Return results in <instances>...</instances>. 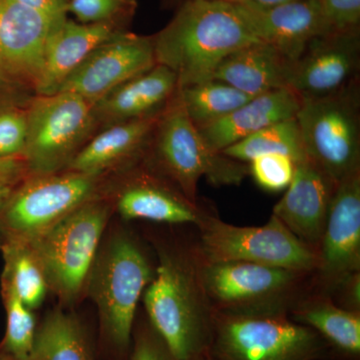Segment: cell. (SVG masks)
<instances>
[{"instance_id": "cell-1", "label": "cell", "mask_w": 360, "mask_h": 360, "mask_svg": "<svg viewBox=\"0 0 360 360\" xmlns=\"http://www.w3.org/2000/svg\"><path fill=\"white\" fill-rule=\"evenodd\" d=\"M155 274L142 295L146 316L179 360L207 356L214 311L201 281L193 239L153 234Z\"/></svg>"}, {"instance_id": "cell-2", "label": "cell", "mask_w": 360, "mask_h": 360, "mask_svg": "<svg viewBox=\"0 0 360 360\" xmlns=\"http://www.w3.org/2000/svg\"><path fill=\"white\" fill-rule=\"evenodd\" d=\"M174 11L172 20L151 37L156 63L175 73L179 87L210 79L227 56L262 42L238 4L188 0Z\"/></svg>"}, {"instance_id": "cell-3", "label": "cell", "mask_w": 360, "mask_h": 360, "mask_svg": "<svg viewBox=\"0 0 360 360\" xmlns=\"http://www.w3.org/2000/svg\"><path fill=\"white\" fill-rule=\"evenodd\" d=\"M155 266L131 232L117 229L104 239L90 270L84 293L96 304L106 340L129 354L137 309Z\"/></svg>"}, {"instance_id": "cell-4", "label": "cell", "mask_w": 360, "mask_h": 360, "mask_svg": "<svg viewBox=\"0 0 360 360\" xmlns=\"http://www.w3.org/2000/svg\"><path fill=\"white\" fill-rule=\"evenodd\" d=\"M143 162L198 202L202 177L214 186H239L250 175L248 163L215 153L187 115L179 89L158 117Z\"/></svg>"}, {"instance_id": "cell-5", "label": "cell", "mask_w": 360, "mask_h": 360, "mask_svg": "<svg viewBox=\"0 0 360 360\" xmlns=\"http://www.w3.org/2000/svg\"><path fill=\"white\" fill-rule=\"evenodd\" d=\"M108 176L71 170L26 175L0 206L2 243L32 245L82 205L105 196Z\"/></svg>"}, {"instance_id": "cell-6", "label": "cell", "mask_w": 360, "mask_h": 360, "mask_svg": "<svg viewBox=\"0 0 360 360\" xmlns=\"http://www.w3.org/2000/svg\"><path fill=\"white\" fill-rule=\"evenodd\" d=\"M200 272L213 311L232 315L290 314L311 290L314 276L245 262L200 260Z\"/></svg>"}, {"instance_id": "cell-7", "label": "cell", "mask_w": 360, "mask_h": 360, "mask_svg": "<svg viewBox=\"0 0 360 360\" xmlns=\"http://www.w3.org/2000/svg\"><path fill=\"white\" fill-rule=\"evenodd\" d=\"M115 213L106 196L82 205L32 243L45 278L60 302L70 307L82 297L90 270Z\"/></svg>"}, {"instance_id": "cell-8", "label": "cell", "mask_w": 360, "mask_h": 360, "mask_svg": "<svg viewBox=\"0 0 360 360\" xmlns=\"http://www.w3.org/2000/svg\"><path fill=\"white\" fill-rule=\"evenodd\" d=\"M208 356L213 360H328V347L290 314L214 312Z\"/></svg>"}, {"instance_id": "cell-9", "label": "cell", "mask_w": 360, "mask_h": 360, "mask_svg": "<svg viewBox=\"0 0 360 360\" xmlns=\"http://www.w3.org/2000/svg\"><path fill=\"white\" fill-rule=\"evenodd\" d=\"M26 110L27 137L22 160L28 174H51L68 169L99 130L94 103L68 92L34 94Z\"/></svg>"}, {"instance_id": "cell-10", "label": "cell", "mask_w": 360, "mask_h": 360, "mask_svg": "<svg viewBox=\"0 0 360 360\" xmlns=\"http://www.w3.org/2000/svg\"><path fill=\"white\" fill-rule=\"evenodd\" d=\"M193 238L202 262H245L314 272L319 257L274 214L262 226L227 224L212 212L198 227Z\"/></svg>"}, {"instance_id": "cell-11", "label": "cell", "mask_w": 360, "mask_h": 360, "mask_svg": "<svg viewBox=\"0 0 360 360\" xmlns=\"http://www.w3.org/2000/svg\"><path fill=\"white\" fill-rule=\"evenodd\" d=\"M305 153L336 184L360 167V80L302 101L295 117Z\"/></svg>"}, {"instance_id": "cell-12", "label": "cell", "mask_w": 360, "mask_h": 360, "mask_svg": "<svg viewBox=\"0 0 360 360\" xmlns=\"http://www.w3.org/2000/svg\"><path fill=\"white\" fill-rule=\"evenodd\" d=\"M106 198L122 219L198 227L213 212L193 202L143 160L108 176Z\"/></svg>"}, {"instance_id": "cell-13", "label": "cell", "mask_w": 360, "mask_h": 360, "mask_svg": "<svg viewBox=\"0 0 360 360\" xmlns=\"http://www.w3.org/2000/svg\"><path fill=\"white\" fill-rule=\"evenodd\" d=\"M312 290L328 295L345 277L360 271V167L336 186L319 245Z\"/></svg>"}, {"instance_id": "cell-14", "label": "cell", "mask_w": 360, "mask_h": 360, "mask_svg": "<svg viewBox=\"0 0 360 360\" xmlns=\"http://www.w3.org/2000/svg\"><path fill=\"white\" fill-rule=\"evenodd\" d=\"M156 65L153 37L123 32L92 51L58 92L75 94L94 103Z\"/></svg>"}, {"instance_id": "cell-15", "label": "cell", "mask_w": 360, "mask_h": 360, "mask_svg": "<svg viewBox=\"0 0 360 360\" xmlns=\"http://www.w3.org/2000/svg\"><path fill=\"white\" fill-rule=\"evenodd\" d=\"M360 30L317 37L293 70L290 89L302 101L340 91L359 79Z\"/></svg>"}, {"instance_id": "cell-16", "label": "cell", "mask_w": 360, "mask_h": 360, "mask_svg": "<svg viewBox=\"0 0 360 360\" xmlns=\"http://www.w3.org/2000/svg\"><path fill=\"white\" fill-rule=\"evenodd\" d=\"M56 20L11 0H0L2 77L35 94L44 68L47 39Z\"/></svg>"}, {"instance_id": "cell-17", "label": "cell", "mask_w": 360, "mask_h": 360, "mask_svg": "<svg viewBox=\"0 0 360 360\" xmlns=\"http://www.w3.org/2000/svg\"><path fill=\"white\" fill-rule=\"evenodd\" d=\"M336 186L309 158L295 163L292 181L274 207L272 214L316 253Z\"/></svg>"}, {"instance_id": "cell-18", "label": "cell", "mask_w": 360, "mask_h": 360, "mask_svg": "<svg viewBox=\"0 0 360 360\" xmlns=\"http://www.w3.org/2000/svg\"><path fill=\"white\" fill-rule=\"evenodd\" d=\"M129 32L117 23H82L65 18L54 21L45 46L44 68L35 94H56L73 70L97 47Z\"/></svg>"}, {"instance_id": "cell-19", "label": "cell", "mask_w": 360, "mask_h": 360, "mask_svg": "<svg viewBox=\"0 0 360 360\" xmlns=\"http://www.w3.org/2000/svg\"><path fill=\"white\" fill-rule=\"evenodd\" d=\"M238 4L258 39L293 63L323 33L319 0H291L267 8Z\"/></svg>"}, {"instance_id": "cell-20", "label": "cell", "mask_w": 360, "mask_h": 360, "mask_svg": "<svg viewBox=\"0 0 360 360\" xmlns=\"http://www.w3.org/2000/svg\"><path fill=\"white\" fill-rule=\"evenodd\" d=\"M179 89L175 73L167 66L156 65L115 87L94 103L99 129L115 123L160 115Z\"/></svg>"}, {"instance_id": "cell-21", "label": "cell", "mask_w": 360, "mask_h": 360, "mask_svg": "<svg viewBox=\"0 0 360 360\" xmlns=\"http://www.w3.org/2000/svg\"><path fill=\"white\" fill-rule=\"evenodd\" d=\"M160 115L115 123L99 129L66 170L111 175L143 160Z\"/></svg>"}, {"instance_id": "cell-22", "label": "cell", "mask_w": 360, "mask_h": 360, "mask_svg": "<svg viewBox=\"0 0 360 360\" xmlns=\"http://www.w3.org/2000/svg\"><path fill=\"white\" fill-rule=\"evenodd\" d=\"M302 104V99L290 87L274 90L252 97L231 115L198 130L206 144L221 153L269 125L295 120Z\"/></svg>"}, {"instance_id": "cell-23", "label": "cell", "mask_w": 360, "mask_h": 360, "mask_svg": "<svg viewBox=\"0 0 360 360\" xmlns=\"http://www.w3.org/2000/svg\"><path fill=\"white\" fill-rule=\"evenodd\" d=\"M295 65L271 45L257 42L227 56L212 78L255 97L290 87Z\"/></svg>"}, {"instance_id": "cell-24", "label": "cell", "mask_w": 360, "mask_h": 360, "mask_svg": "<svg viewBox=\"0 0 360 360\" xmlns=\"http://www.w3.org/2000/svg\"><path fill=\"white\" fill-rule=\"evenodd\" d=\"M290 316L321 336L328 360H360V314L340 309L328 295L311 290Z\"/></svg>"}, {"instance_id": "cell-25", "label": "cell", "mask_w": 360, "mask_h": 360, "mask_svg": "<svg viewBox=\"0 0 360 360\" xmlns=\"http://www.w3.org/2000/svg\"><path fill=\"white\" fill-rule=\"evenodd\" d=\"M33 360H96L86 329L66 307L45 314L35 333Z\"/></svg>"}, {"instance_id": "cell-26", "label": "cell", "mask_w": 360, "mask_h": 360, "mask_svg": "<svg viewBox=\"0 0 360 360\" xmlns=\"http://www.w3.org/2000/svg\"><path fill=\"white\" fill-rule=\"evenodd\" d=\"M179 96L187 115L198 129L231 115L252 98L214 78L179 87Z\"/></svg>"}, {"instance_id": "cell-27", "label": "cell", "mask_w": 360, "mask_h": 360, "mask_svg": "<svg viewBox=\"0 0 360 360\" xmlns=\"http://www.w3.org/2000/svg\"><path fill=\"white\" fill-rule=\"evenodd\" d=\"M4 269L1 281L8 283L28 309L41 307L49 284L32 246L25 243H2Z\"/></svg>"}, {"instance_id": "cell-28", "label": "cell", "mask_w": 360, "mask_h": 360, "mask_svg": "<svg viewBox=\"0 0 360 360\" xmlns=\"http://www.w3.org/2000/svg\"><path fill=\"white\" fill-rule=\"evenodd\" d=\"M221 153L245 163L264 155L290 156L295 163L309 160L295 118L269 125L232 144Z\"/></svg>"}, {"instance_id": "cell-29", "label": "cell", "mask_w": 360, "mask_h": 360, "mask_svg": "<svg viewBox=\"0 0 360 360\" xmlns=\"http://www.w3.org/2000/svg\"><path fill=\"white\" fill-rule=\"evenodd\" d=\"M2 295L6 310V333L4 347L8 357L27 359L32 357L37 321L33 310L21 302L8 283L1 281Z\"/></svg>"}, {"instance_id": "cell-30", "label": "cell", "mask_w": 360, "mask_h": 360, "mask_svg": "<svg viewBox=\"0 0 360 360\" xmlns=\"http://www.w3.org/2000/svg\"><path fill=\"white\" fill-rule=\"evenodd\" d=\"M136 0H70L68 13L82 23H117L129 27Z\"/></svg>"}, {"instance_id": "cell-31", "label": "cell", "mask_w": 360, "mask_h": 360, "mask_svg": "<svg viewBox=\"0 0 360 360\" xmlns=\"http://www.w3.org/2000/svg\"><path fill=\"white\" fill-rule=\"evenodd\" d=\"M250 175L260 188L269 193L285 191L293 179L295 162L290 156L264 155L248 162Z\"/></svg>"}, {"instance_id": "cell-32", "label": "cell", "mask_w": 360, "mask_h": 360, "mask_svg": "<svg viewBox=\"0 0 360 360\" xmlns=\"http://www.w3.org/2000/svg\"><path fill=\"white\" fill-rule=\"evenodd\" d=\"M26 104L0 108V160L22 158L27 137Z\"/></svg>"}, {"instance_id": "cell-33", "label": "cell", "mask_w": 360, "mask_h": 360, "mask_svg": "<svg viewBox=\"0 0 360 360\" xmlns=\"http://www.w3.org/2000/svg\"><path fill=\"white\" fill-rule=\"evenodd\" d=\"M323 33L335 34L360 30V0H319Z\"/></svg>"}, {"instance_id": "cell-34", "label": "cell", "mask_w": 360, "mask_h": 360, "mask_svg": "<svg viewBox=\"0 0 360 360\" xmlns=\"http://www.w3.org/2000/svg\"><path fill=\"white\" fill-rule=\"evenodd\" d=\"M129 360H179L148 317L135 321Z\"/></svg>"}, {"instance_id": "cell-35", "label": "cell", "mask_w": 360, "mask_h": 360, "mask_svg": "<svg viewBox=\"0 0 360 360\" xmlns=\"http://www.w3.org/2000/svg\"><path fill=\"white\" fill-rule=\"evenodd\" d=\"M328 295L340 309L360 314V271L345 277Z\"/></svg>"}, {"instance_id": "cell-36", "label": "cell", "mask_w": 360, "mask_h": 360, "mask_svg": "<svg viewBox=\"0 0 360 360\" xmlns=\"http://www.w3.org/2000/svg\"><path fill=\"white\" fill-rule=\"evenodd\" d=\"M37 13L49 16L51 20L68 16L70 0H11Z\"/></svg>"}, {"instance_id": "cell-37", "label": "cell", "mask_w": 360, "mask_h": 360, "mask_svg": "<svg viewBox=\"0 0 360 360\" xmlns=\"http://www.w3.org/2000/svg\"><path fill=\"white\" fill-rule=\"evenodd\" d=\"M34 96V92L8 82L0 75V108L13 104H26Z\"/></svg>"}, {"instance_id": "cell-38", "label": "cell", "mask_w": 360, "mask_h": 360, "mask_svg": "<svg viewBox=\"0 0 360 360\" xmlns=\"http://www.w3.org/2000/svg\"><path fill=\"white\" fill-rule=\"evenodd\" d=\"M27 174L22 158L0 160V186H15Z\"/></svg>"}, {"instance_id": "cell-39", "label": "cell", "mask_w": 360, "mask_h": 360, "mask_svg": "<svg viewBox=\"0 0 360 360\" xmlns=\"http://www.w3.org/2000/svg\"><path fill=\"white\" fill-rule=\"evenodd\" d=\"M291 1V0H245L241 4L245 6L255 7V8H267L278 4H284V2Z\"/></svg>"}, {"instance_id": "cell-40", "label": "cell", "mask_w": 360, "mask_h": 360, "mask_svg": "<svg viewBox=\"0 0 360 360\" xmlns=\"http://www.w3.org/2000/svg\"><path fill=\"white\" fill-rule=\"evenodd\" d=\"M188 1V0H161V4L165 8L175 9L179 7L180 4L184 2ZM222 1L232 2V4H241L245 0H222Z\"/></svg>"}, {"instance_id": "cell-41", "label": "cell", "mask_w": 360, "mask_h": 360, "mask_svg": "<svg viewBox=\"0 0 360 360\" xmlns=\"http://www.w3.org/2000/svg\"><path fill=\"white\" fill-rule=\"evenodd\" d=\"M14 186H0V206L4 205V201L8 198L9 193L13 191Z\"/></svg>"}, {"instance_id": "cell-42", "label": "cell", "mask_w": 360, "mask_h": 360, "mask_svg": "<svg viewBox=\"0 0 360 360\" xmlns=\"http://www.w3.org/2000/svg\"><path fill=\"white\" fill-rule=\"evenodd\" d=\"M6 360H33V359H32V357H30V359H13V357H7Z\"/></svg>"}, {"instance_id": "cell-43", "label": "cell", "mask_w": 360, "mask_h": 360, "mask_svg": "<svg viewBox=\"0 0 360 360\" xmlns=\"http://www.w3.org/2000/svg\"><path fill=\"white\" fill-rule=\"evenodd\" d=\"M200 360H213V359H212V357L208 356V355H207V356H205V359H202Z\"/></svg>"}]
</instances>
